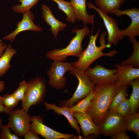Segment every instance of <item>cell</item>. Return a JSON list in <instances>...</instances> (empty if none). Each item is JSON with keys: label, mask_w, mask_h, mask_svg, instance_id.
I'll return each instance as SVG.
<instances>
[{"label": "cell", "mask_w": 139, "mask_h": 139, "mask_svg": "<svg viewBox=\"0 0 139 139\" xmlns=\"http://www.w3.org/2000/svg\"><path fill=\"white\" fill-rule=\"evenodd\" d=\"M121 86L117 83H100L94 86L93 95L86 112L98 126L104 120L110 104Z\"/></svg>", "instance_id": "cell-1"}, {"label": "cell", "mask_w": 139, "mask_h": 139, "mask_svg": "<svg viewBox=\"0 0 139 139\" xmlns=\"http://www.w3.org/2000/svg\"><path fill=\"white\" fill-rule=\"evenodd\" d=\"M100 31L99 29L95 35L93 36L92 33L91 34L87 48L83 51L78 61L73 63L74 66L79 70L84 72L93 62L99 58L103 56L112 57L117 53V51L115 50L107 53L102 52L104 49L110 47L108 44H105V37L107 32H102L100 37V46H96V41Z\"/></svg>", "instance_id": "cell-2"}, {"label": "cell", "mask_w": 139, "mask_h": 139, "mask_svg": "<svg viewBox=\"0 0 139 139\" xmlns=\"http://www.w3.org/2000/svg\"><path fill=\"white\" fill-rule=\"evenodd\" d=\"M90 32L86 25H84L82 29H74L72 32L75 33L76 35L67 47L61 49H56L49 51L46 54V57L53 61L62 62L65 60L69 56H74L79 58L84 51L82 46V40Z\"/></svg>", "instance_id": "cell-3"}, {"label": "cell", "mask_w": 139, "mask_h": 139, "mask_svg": "<svg viewBox=\"0 0 139 139\" xmlns=\"http://www.w3.org/2000/svg\"><path fill=\"white\" fill-rule=\"evenodd\" d=\"M47 91L45 79L39 77L32 79L27 82L24 97L22 101V108L28 112L31 106L38 105L43 102Z\"/></svg>", "instance_id": "cell-4"}, {"label": "cell", "mask_w": 139, "mask_h": 139, "mask_svg": "<svg viewBox=\"0 0 139 139\" xmlns=\"http://www.w3.org/2000/svg\"><path fill=\"white\" fill-rule=\"evenodd\" d=\"M69 72L70 75H74L77 78L79 84L71 98L67 100H62L59 102V105L61 107L67 106L70 107L75 103L88 96L94 90V85L90 81L84 72L79 70L74 66Z\"/></svg>", "instance_id": "cell-5"}, {"label": "cell", "mask_w": 139, "mask_h": 139, "mask_svg": "<svg viewBox=\"0 0 139 139\" xmlns=\"http://www.w3.org/2000/svg\"><path fill=\"white\" fill-rule=\"evenodd\" d=\"M73 67V63L54 61L47 73L49 77V85L57 90L65 88L67 80L65 74L68 71L71 70Z\"/></svg>", "instance_id": "cell-6"}, {"label": "cell", "mask_w": 139, "mask_h": 139, "mask_svg": "<svg viewBox=\"0 0 139 139\" xmlns=\"http://www.w3.org/2000/svg\"><path fill=\"white\" fill-rule=\"evenodd\" d=\"M126 120L114 110H109L103 122L98 126L100 134L112 136L126 131Z\"/></svg>", "instance_id": "cell-7"}, {"label": "cell", "mask_w": 139, "mask_h": 139, "mask_svg": "<svg viewBox=\"0 0 139 139\" xmlns=\"http://www.w3.org/2000/svg\"><path fill=\"white\" fill-rule=\"evenodd\" d=\"M23 109H17L12 111L7 125L15 134L22 136L30 129L31 117Z\"/></svg>", "instance_id": "cell-8"}, {"label": "cell", "mask_w": 139, "mask_h": 139, "mask_svg": "<svg viewBox=\"0 0 139 139\" xmlns=\"http://www.w3.org/2000/svg\"><path fill=\"white\" fill-rule=\"evenodd\" d=\"M31 119L29 129L46 139H81L74 134L62 133L50 128L44 124L43 120L40 116H33Z\"/></svg>", "instance_id": "cell-9"}, {"label": "cell", "mask_w": 139, "mask_h": 139, "mask_svg": "<svg viewBox=\"0 0 139 139\" xmlns=\"http://www.w3.org/2000/svg\"><path fill=\"white\" fill-rule=\"evenodd\" d=\"M87 6L89 8L96 10L102 19L108 34L107 39L108 45L110 46L112 45H116L124 38L125 36L121 33L117 23L115 19L96 7L91 3H88Z\"/></svg>", "instance_id": "cell-10"}, {"label": "cell", "mask_w": 139, "mask_h": 139, "mask_svg": "<svg viewBox=\"0 0 139 139\" xmlns=\"http://www.w3.org/2000/svg\"><path fill=\"white\" fill-rule=\"evenodd\" d=\"M116 69H109L100 65L93 68L89 67L84 72L94 85L102 83H116L117 81L115 74Z\"/></svg>", "instance_id": "cell-11"}, {"label": "cell", "mask_w": 139, "mask_h": 139, "mask_svg": "<svg viewBox=\"0 0 139 139\" xmlns=\"http://www.w3.org/2000/svg\"><path fill=\"white\" fill-rule=\"evenodd\" d=\"M110 14H114L118 17L126 15L131 18V24L125 29L120 30L122 34L124 36L128 37H135L139 36V9L137 7L121 10L116 9L111 11Z\"/></svg>", "instance_id": "cell-12"}, {"label": "cell", "mask_w": 139, "mask_h": 139, "mask_svg": "<svg viewBox=\"0 0 139 139\" xmlns=\"http://www.w3.org/2000/svg\"><path fill=\"white\" fill-rule=\"evenodd\" d=\"M34 19V14L30 10L23 14L22 19L17 24V28L15 29L10 34L5 36L2 39L8 40L10 42H12L16 36L22 31L26 30L42 31V28L34 23L33 21Z\"/></svg>", "instance_id": "cell-13"}, {"label": "cell", "mask_w": 139, "mask_h": 139, "mask_svg": "<svg viewBox=\"0 0 139 139\" xmlns=\"http://www.w3.org/2000/svg\"><path fill=\"white\" fill-rule=\"evenodd\" d=\"M114 65L116 68V83L121 86H128L135 79L139 78V68H134L132 66H121L116 63Z\"/></svg>", "instance_id": "cell-14"}, {"label": "cell", "mask_w": 139, "mask_h": 139, "mask_svg": "<svg viewBox=\"0 0 139 139\" xmlns=\"http://www.w3.org/2000/svg\"><path fill=\"white\" fill-rule=\"evenodd\" d=\"M73 115L80 125L84 138L90 135L97 137L100 134L98 127L93 121L87 113L79 114L74 112Z\"/></svg>", "instance_id": "cell-15"}, {"label": "cell", "mask_w": 139, "mask_h": 139, "mask_svg": "<svg viewBox=\"0 0 139 139\" xmlns=\"http://www.w3.org/2000/svg\"><path fill=\"white\" fill-rule=\"evenodd\" d=\"M41 9L43 19L50 26V31L54 38L57 39L59 32L63 30L67 27V24L57 19L53 14L49 7L42 4Z\"/></svg>", "instance_id": "cell-16"}, {"label": "cell", "mask_w": 139, "mask_h": 139, "mask_svg": "<svg viewBox=\"0 0 139 139\" xmlns=\"http://www.w3.org/2000/svg\"><path fill=\"white\" fill-rule=\"evenodd\" d=\"M86 0H71V4L74 9L75 18L78 21H82L84 25L88 23L93 25L95 16L87 12L86 6Z\"/></svg>", "instance_id": "cell-17"}, {"label": "cell", "mask_w": 139, "mask_h": 139, "mask_svg": "<svg viewBox=\"0 0 139 139\" xmlns=\"http://www.w3.org/2000/svg\"><path fill=\"white\" fill-rule=\"evenodd\" d=\"M43 102L46 107V111L53 110L55 113L65 116L68 120L70 125L76 131L79 136L82 139L81 136V128L79 126L77 120L74 117L73 112L69 107L63 106L60 107L57 106L55 104H49L44 101Z\"/></svg>", "instance_id": "cell-18"}, {"label": "cell", "mask_w": 139, "mask_h": 139, "mask_svg": "<svg viewBox=\"0 0 139 139\" xmlns=\"http://www.w3.org/2000/svg\"><path fill=\"white\" fill-rule=\"evenodd\" d=\"M17 51L9 44L3 54L0 57V77L4 75L10 68V62L13 57L16 53Z\"/></svg>", "instance_id": "cell-19"}, {"label": "cell", "mask_w": 139, "mask_h": 139, "mask_svg": "<svg viewBox=\"0 0 139 139\" xmlns=\"http://www.w3.org/2000/svg\"><path fill=\"white\" fill-rule=\"evenodd\" d=\"M125 2V0H96L95 3L99 9L108 14L114 10L119 9Z\"/></svg>", "instance_id": "cell-20"}, {"label": "cell", "mask_w": 139, "mask_h": 139, "mask_svg": "<svg viewBox=\"0 0 139 139\" xmlns=\"http://www.w3.org/2000/svg\"><path fill=\"white\" fill-rule=\"evenodd\" d=\"M128 38L132 44L133 51L130 57L128 59L122 62L119 64L121 66H132L138 67L139 66V42L135 37H130Z\"/></svg>", "instance_id": "cell-21"}, {"label": "cell", "mask_w": 139, "mask_h": 139, "mask_svg": "<svg viewBox=\"0 0 139 139\" xmlns=\"http://www.w3.org/2000/svg\"><path fill=\"white\" fill-rule=\"evenodd\" d=\"M130 85L133 88L132 92L129 99L131 106L130 115H131L136 111L139 107V78L135 79L131 83Z\"/></svg>", "instance_id": "cell-22"}, {"label": "cell", "mask_w": 139, "mask_h": 139, "mask_svg": "<svg viewBox=\"0 0 139 139\" xmlns=\"http://www.w3.org/2000/svg\"><path fill=\"white\" fill-rule=\"evenodd\" d=\"M56 3L58 8L63 12L66 14V20L72 23L76 21L74 9L71 2L64 0H51Z\"/></svg>", "instance_id": "cell-23"}, {"label": "cell", "mask_w": 139, "mask_h": 139, "mask_svg": "<svg viewBox=\"0 0 139 139\" xmlns=\"http://www.w3.org/2000/svg\"><path fill=\"white\" fill-rule=\"evenodd\" d=\"M93 92H91L89 95L81 101H79L76 105H73L70 108L73 112H76L79 114L86 113L91 101L93 95Z\"/></svg>", "instance_id": "cell-24"}, {"label": "cell", "mask_w": 139, "mask_h": 139, "mask_svg": "<svg viewBox=\"0 0 139 139\" xmlns=\"http://www.w3.org/2000/svg\"><path fill=\"white\" fill-rule=\"evenodd\" d=\"M39 0H18L20 4L13 6L12 9L14 12L23 14L30 10Z\"/></svg>", "instance_id": "cell-25"}, {"label": "cell", "mask_w": 139, "mask_h": 139, "mask_svg": "<svg viewBox=\"0 0 139 139\" xmlns=\"http://www.w3.org/2000/svg\"><path fill=\"white\" fill-rule=\"evenodd\" d=\"M128 86L122 85L118 92L114 97L110 105L109 109L114 110L116 107L123 100L126 99L128 94L127 93Z\"/></svg>", "instance_id": "cell-26"}, {"label": "cell", "mask_w": 139, "mask_h": 139, "mask_svg": "<svg viewBox=\"0 0 139 139\" xmlns=\"http://www.w3.org/2000/svg\"><path fill=\"white\" fill-rule=\"evenodd\" d=\"M126 131L133 132L136 134L139 132V114L135 112L126 118Z\"/></svg>", "instance_id": "cell-27"}, {"label": "cell", "mask_w": 139, "mask_h": 139, "mask_svg": "<svg viewBox=\"0 0 139 139\" xmlns=\"http://www.w3.org/2000/svg\"><path fill=\"white\" fill-rule=\"evenodd\" d=\"M19 101L12 94H6L2 97V102L3 105L9 113L17 106Z\"/></svg>", "instance_id": "cell-28"}, {"label": "cell", "mask_w": 139, "mask_h": 139, "mask_svg": "<svg viewBox=\"0 0 139 139\" xmlns=\"http://www.w3.org/2000/svg\"><path fill=\"white\" fill-rule=\"evenodd\" d=\"M121 117L126 118L130 115L131 106L129 99L127 98L116 107L114 110Z\"/></svg>", "instance_id": "cell-29"}, {"label": "cell", "mask_w": 139, "mask_h": 139, "mask_svg": "<svg viewBox=\"0 0 139 139\" xmlns=\"http://www.w3.org/2000/svg\"><path fill=\"white\" fill-rule=\"evenodd\" d=\"M27 82L25 81L20 82L17 89L12 93L18 100L22 101L24 97L27 89Z\"/></svg>", "instance_id": "cell-30"}, {"label": "cell", "mask_w": 139, "mask_h": 139, "mask_svg": "<svg viewBox=\"0 0 139 139\" xmlns=\"http://www.w3.org/2000/svg\"><path fill=\"white\" fill-rule=\"evenodd\" d=\"M1 128V131L0 133V139H20L17 135L11 133V130L7 125H2Z\"/></svg>", "instance_id": "cell-31"}, {"label": "cell", "mask_w": 139, "mask_h": 139, "mask_svg": "<svg viewBox=\"0 0 139 139\" xmlns=\"http://www.w3.org/2000/svg\"><path fill=\"white\" fill-rule=\"evenodd\" d=\"M25 139H40L38 134L33 132L30 129L28 130L23 136Z\"/></svg>", "instance_id": "cell-32"}, {"label": "cell", "mask_w": 139, "mask_h": 139, "mask_svg": "<svg viewBox=\"0 0 139 139\" xmlns=\"http://www.w3.org/2000/svg\"><path fill=\"white\" fill-rule=\"evenodd\" d=\"M111 139H130L127 135L126 131L121 132L117 134L111 136Z\"/></svg>", "instance_id": "cell-33"}, {"label": "cell", "mask_w": 139, "mask_h": 139, "mask_svg": "<svg viewBox=\"0 0 139 139\" xmlns=\"http://www.w3.org/2000/svg\"><path fill=\"white\" fill-rule=\"evenodd\" d=\"M7 46V44L3 42L0 38V57L4 53Z\"/></svg>", "instance_id": "cell-34"}, {"label": "cell", "mask_w": 139, "mask_h": 139, "mask_svg": "<svg viewBox=\"0 0 139 139\" xmlns=\"http://www.w3.org/2000/svg\"><path fill=\"white\" fill-rule=\"evenodd\" d=\"M0 112H5L7 114L9 113L3 105L2 102V96L0 94Z\"/></svg>", "instance_id": "cell-35"}, {"label": "cell", "mask_w": 139, "mask_h": 139, "mask_svg": "<svg viewBox=\"0 0 139 139\" xmlns=\"http://www.w3.org/2000/svg\"><path fill=\"white\" fill-rule=\"evenodd\" d=\"M5 89L4 83V81L0 80V92L4 90Z\"/></svg>", "instance_id": "cell-36"}, {"label": "cell", "mask_w": 139, "mask_h": 139, "mask_svg": "<svg viewBox=\"0 0 139 139\" xmlns=\"http://www.w3.org/2000/svg\"><path fill=\"white\" fill-rule=\"evenodd\" d=\"M3 120L2 119H0V128L2 125V124L3 122Z\"/></svg>", "instance_id": "cell-37"}, {"label": "cell", "mask_w": 139, "mask_h": 139, "mask_svg": "<svg viewBox=\"0 0 139 139\" xmlns=\"http://www.w3.org/2000/svg\"><path fill=\"white\" fill-rule=\"evenodd\" d=\"M137 137V138H139V132H138L136 134Z\"/></svg>", "instance_id": "cell-38"}]
</instances>
